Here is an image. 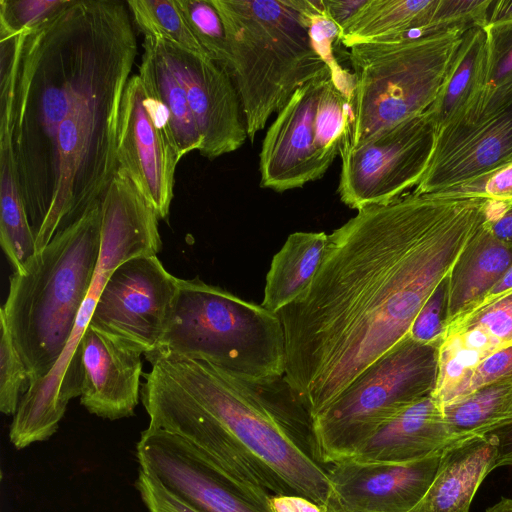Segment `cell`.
I'll use <instances>...</instances> for the list:
<instances>
[{"label":"cell","mask_w":512,"mask_h":512,"mask_svg":"<svg viewBox=\"0 0 512 512\" xmlns=\"http://www.w3.org/2000/svg\"><path fill=\"white\" fill-rule=\"evenodd\" d=\"M487 199L406 193L329 235L308 288L279 316L285 378L311 416L409 336L486 219Z\"/></svg>","instance_id":"cell-1"},{"label":"cell","mask_w":512,"mask_h":512,"mask_svg":"<svg viewBox=\"0 0 512 512\" xmlns=\"http://www.w3.org/2000/svg\"><path fill=\"white\" fill-rule=\"evenodd\" d=\"M144 355L149 427L190 442L263 506L271 495L330 504L313 417L284 375L249 379L203 361Z\"/></svg>","instance_id":"cell-2"},{"label":"cell","mask_w":512,"mask_h":512,"mask_svg":"<svg viewBox=\"0 0 512 512\" xmlns=\"http://www.w3.org/2000/svg\"><path fill=\"white\" fill-rule=\"evenodd\" d=\"M127 2L69 0L26 31L16 70L13 150L34 238L48 215L60 125L116 61L137 46Z\"/></svg>","instance_id":"cell-3"},{"label":"cell","mask_w":512,"mask_h":512,"mask_svg":"<svg viewBox=\"0 0 512 512\" xmlns=\"http://www.w3.org/2000/svg\"><path fill=\"white\" fill-rule=\"evenodd\" d=\"M101 229L102 201L10 276L0 316L30 384L49 373L68 343L96 273Z\"/></svg>","instance_id":"cell-4"},{"label":"cell","mask_w":512,"mask_h":512,"mask_svg":"<svg viewBox=\"0 0 512 512\" xmlns=\"http://www.w3.org/2000/svg\"><path fill=\"white\" fill-rule=\"evenodd\" d=\"M227 36L229 72L248 138L309 82L331 76L293 0H212Z\"/></svg>","instance_id":"cell-5"},{"label":"cell","mask_w":512,"mask_h":512,"mask_svg":"<svg viewBox=\"0 0 512 512\" xmlns=\"http://www.w3.org/2000/svg\"><path fill=\"white\" fill-rule=\"evenodd\" d=\"M158 220L133 183L117 171L102 198L101 249L93 282L61 356L49 373L31 383L22 395L9 429L16 449L49 439L58 430L69 401L80 396V343L101 291L118 265L134 256L160 251Z\"/></svg>","instance_id":"cell-6"},{"label":"cell","mask_w":512,"mask_h":512,"mask_svg":"<svg viewBox=\"0 0 512 512\" xmlns=\"http://www.w3.org/2000/svg\"><path fill=\"white\" fill-rule=\"evenodd\" d=\"M148 353L203 361L249 379L283 376L286 367L279 316L198 277L179 278L164 332Z\"/></svg>","instance_id":"cell-7"},{"label":"cell","mask_w":512,"mask_h":512,"mask_svg":"<svg viewBox=\"0 0 512 512\" xmlns=\"http://www.w3.org/2000/svg\"><path fill=\"white\" fill-rule=\"evenodd\" d=\"M468 28L456 26L399 42L360 43L348 48L354 87L340 150L429 111Z\"/></svg>","instance_id":"cell-8"},{"label":"cell","mask_w":512,"mask_h":512,"mask_svg":"<svg viewBox=\"0 0 512 512\" xmlns=\"http://www.w3.org/2000/svg\"><path fill=\"white\" fill-rule=\"evenodd\" d=\"M138 53L123 54L60 125L51 206L35 237L36 253L102 201L117 170L121 102Z\"/></svg>","instance_id":"cell-9"},{"label":"cell","mask_w":512,"mask_h":512,"mask_svg":"<svg viewBox=\"0 0 512 512\" xmlns=\"http://www.w3.org/2000/svg\"><path fill=\"white\" fill-rule=\"evenodd\" d=\"M437 370L438 346L403 339L313 418L317 460L351 458L387 420L432 395Z\"/></svg>","instance_id":"cell-10"},{"label":"cell","mask_w":512,"mask_h":512,"mask_svg":"<svg viewBox=\"0 0 512 512\" xmlns=\"http://www.w3.org/2000/svg\"><path fill=\"white\" fill-rule=\"evenodd\" d=\"M435 138L436 125L429 110L341 149L340 200L358 211L402 197L426 172Z\"/></svg>","instance_id":"cell-11"},{"label":"cell","mask_w":512,"mask_h":512,"mask_svg":"<svg viewBox=\"0 0 512 512\" xmlns=\"http://www.w3.org/2000/svg\"><path fill=\"white\" fill-rule=\"evenodd\" d=\"M180 160L166 109L138 74L131 76L120 109L118 171L133 183L159 219L169 215Z\"/></svg>","instance_id":"cell-12"},{"label":"cell","mask_w":512,"mask_h":512,"mask_svg":"<svg viewBox=\"0 0 512 512\" xmlns=\"http://www.w3.org/2000/svg\"><path fill=\"white\" fill-rule=\"evenodd\" d=\"M178 282L157 255L134 256L108 277L90 325L143 354L151 352L166 327Z\"/></svg>","instance_id":"cell-13"},{"label":"cell","mask_w":512,"mask_h":512,"mask_svg":"<svg viewBox=\"0 0 512 512\" xmlns=\"http://www.w3.org/2000/svg\"><path fill=\"white\" fill-rule=\"evenodd\" d=\"M139 468L202 512H270L194 445L147 427L136 443Z\"/></svg>","instance_id":"cell-14"},{"label":"cell","mask_w":512,"mask_h":512,"mask_svg":"<svg viewBox=\"0 0 512 512\" xmlns=\"http://www.w3.org/2000/svg\"><path fill=\"white\" fill-rule=\"evenodd\" d=\"M151 38L186 93L203 138L199 153L214 159L239 149L248 135L240 97L229 71L207 56Z\"/></svg>","instance_id":"cell-15"},{"label":"cell","mask_w":512,"mask_h":512,"mask_svg":"<svg viewBox=\"0 0 512 512\" xmlns=\"http://www.w3.org/2000/svg\"><path fill=\"white\" fill-rule=\"evenodd\" d=\"M510 161L512 104L465 115L436 132L428 168L413 193H436Z\"/></svg>","instance_id":"cell-16"},{"label":"cell","mask_w":512,"mask_h":512,"mask_svg":"<svg viewBox=\"0 0 512 512\" xmlns=\"http://www.w3.org/2000/svg\"><path fill=\"white\" fill-rule=\"evenodd\" d=\"M442 450L407 463L353 459L333 463L327 471L329 505L349 512H410L432 484Z\"/></svg>","instance_id":"cell-17"},{"label":"cell","mask_w":512,"mask_h":512,"mask_svg":"<svg viewBox=\"0 0 512 512\" xmlns=\"http://www.w3.org/2000/svg\"><path fill=\"white\" fill-rule=\"evenodd\" d=\"M322 77L299 88L269 126L259 154L260 186L276 192L303 187L327 171L314 145Z\"/></svg>","instance_id":"cell-18"},{"label":"cell","mask_w":512,"mask_h":512,"mask_svg":"<svg viewBox=\"0 0 512 512\" xmlns=\"http://www.w3.org/2000/svg\"><path fill=\"white\" fill-rule=\"evenodd\" d=\"M80 349L81 405L103 419L133 416L141 399L143 353L91 325L82 336Z\"/></svg>","instance_id":"cell-19"},{"label":"cell","mask_w":512,"mask_h":512,"mask_svg":"<svg viewBox=\"0 0 512 512\" xmlns=\"http://www.w3.org/2000/svg\"><path fill=\"white\" fill-rule=\"evenodd\" d=\"M453 439L432 395L399 411L349 458L359 462L407 463L442 450Z\"/></svg>","instance_id":"cell-20"},{"label":"cell","mask_w":512,"mask_h":512,"mask_svg":"<svg viewBox=\"0 0 512 512\" xmlns=\"http://www.w3.org/2000/svg\"><path fill=\"white\" fill-rule=\"evenodd\" d=\"M497 455L494 433L451 441L428 491L410 512H468L482 481L496 468Z\"/></svg>","instance_id":"cell-21"},{"label":"cell","mask_w":512,"mask_h":512,"mask_svg":"<svg viewBox=\"0 0 512 512\" xmlns=\"http://www.w3.org/2000/svg\"><path fill=\"white\" fill-rule=\"evenodd\" d=\"M512 264V243L498 239L485 222L446 279L444 329L471 309Z\"/></svg>","instance_id":"cell-22"},{"label":"cell","mask_w":512,"mask_h":512,"mask_svg":"<svg viewBox=\"0 0 512 512\" xmlns=\"http://www.w3.org/2000/svg\"><path fill=\"white\" fill-rule=\"evenodd\" d=\"M439 0H367L341 32L345 48L360 43H393L436 33Z\"/></svg>","instance_id":"cell-23"},{"label":"cell","mask_w":512,"mask_h":512,"mask_svg":"<svg viewBox=\"0 0 512 512\" xmlns=\"http://www.w3.org/2000/svg\"><path fill=\"white\" fill-rule=\"evenodd\" d=\"M14 90L0 92V244L6 257L21 261L35 252L13 150Z\"/></svg>","instance_id":"cell-24"},{"label":"cell","mask_w":512,"mask_h":512,"mask_svg":"<svg viewBox=\"0 0 512 512\" xmlns=\"http://www.w3.org/2000/svg\"><path fill=\"white\" fill-rule=\"evenodd\" d=\"M328 243L325 232L290 234L272 258L261 305L277 314L295 301L310 285Z\"/></svg>","instance_id":"cell-25"},{"label":"cell","mask_w":512,"mask_h":512,"mask_svg":"<svg viewBox=\"0 0 512 512\" xmlns=\"http://www.w3.org/2000/svg\"><path fill=\"white\" fill-rule=\"evenodd\" d=\"M139 76L146 89L164 106L182 158L192 151L201 150L203 138L196 125L186 93L151 37H145Z\"/></svg>","instance_id":"cell-26"},{"label":"cell","mask_w":512,"mask_h":512,"mask_svg":"<svg viewBox=\"0 0 512 512\" xmlns=\"http://www.w3.org/2000/svg\"><path fill=\"white\" fill-rule=\"evenodd\" d=\"M486 39L483 25L465 31L442 91L430 109L436 132L460 114L481 90Z\"/></svg>","instance_id":"cell-27"},{"label":"cell","mask_w":512,"mask_h":512,"mask_svg":"<svg viewBox=\"0 0 512 512\" xmlns=\"http://www.w3.org/2000/svg\"><path fill=\"white\" fill-rule=\"evenodd\" d=\"M453 440L492 433L512 424V376L483 387L442 409Z\"/></svg>","instance_id":"cell-28"},{"label":"cell","mask_w":512,"mask_h":512,"mask_svg":"<svg viewBox=\"0 0 512 512\" xmlns=\"http://www.w3.org/2000/svg\"><path fill=\"white\" fill-rule=\"evenodd\" d=\"M127 5L145 37H156L186 51L209 57L191 30L177 0H130Z\"/></svg>","instance_id":"cell-29"},{"label":"cell","mask_w":512,"mask_h":512,"mask_svg":"<svg viewBox=\"0 0 512 512\" xmlns=\"http://www.w3.org/2000/svg\"><path fill=\"white\" fill-rule=\"evenodd\" d=\"M349 97L327 77L319 94L314 118V145L328 170L340 152L349 117Z\"/></svg>","instance_id":"cell-30"},{"label":"cell","mask_w":512,"mask_h":512,"mask_svg":"<svg viewBox=\"0 0 512 512\" xmlns=\"http://www.w3.org/2000/svg\"><path fill=\"white\" fill-rule=\"evenodd\" d=\"M177 3L207 55L229 71L230 52L225 27L213 1L177 0Z\"/></svg>","instance_id":"cell-31"},{"label":"cell","mask_w":512,"mask_h":512,"mask_svg":"<svg viewBox=\"0 0 512 512\" xmlns=\"http://www.w3.org/2000/svg\"><path fill=\"white\" fill-rule=\"evenodd\" d=\"M466 328L481 330L503 348L512 346V288L459 316L444 329V335Z\"/></svg>","instance_id":"cell-32"},{"label":"cell","mask_w":512,"mask_h":512,"mask_svg":"<svg viewBox=\"0 0 512 512\" xmlns=\"http://www.w3.org/2000/svg\"><path fill=\"white\" fill-rule=\"evenodd\" d=\"M0 411L14 415L30 381L5 319L0 316Z\"/></svg>","instance_id":"cell-33"},{"label":"cell","mask_w":512,"mask_h":512,"mask_svg":"<svg viewBox=\"0 0 512 512\" xmlns=\"http://www.w3.org/2000/svg\"><path fill=\"white\" fill-rule=\"evenodd\" d=\"M484 28L487 39L480 91L512 86V22L484 25Z\"/></svg>","instance_id":"cell-34"},{"label":"cell","mask_w":512,"mask_h":512,"mask_svg":"<svg viewBox=\"0 0 512 512\" xmlns=\"http://www.w3.org/2000/svg\"><path fill=\"white\" fill-rule=\"evenodd\" d=\"M69 0H0V31L19 34L37 28Z\"/></svg>","instance_id":"cell-35"},{"label":"cell","mask_w":512,"mask_h":512,"mask_svg":"<svg viewBox=\"0 0 512 512\" xmlns=\"http://www.w3.org/2000/svg\"><path fill=\"white\" fill-rule=\"evenodd\" d=\"M433 194L452 198L478 197L512 201V161L476 178Z\"/></svg>","instance_id":"cell-36"},{"label":"cell","mask_w":512,"mask_h":512,"mask_svg":"<svg viewBox=\"0 0 512 512\" xmlns=\"http://www.w3.org/2000/svg\"><path fill=\"white\" fill-rule=\"evenodd\" d=\"M135 488L148 512H202L140 468Z\"/></svg>","instance_id":"cell-37"},{"label":"cell","mask_w":512,"mask_h":512,"mask_svg":"<svg viewBox=\"0 0 512 512\" xmlns=\"http://www.w3.org/2000/svg\"><path fill=\"white\" fill-rule=\"evenodd\" d=\"M445 282H443L426 301L412 324L409 336L419 343L439 347L443 339Z\"/></svg>","instance_id":"cell-38"},{"label":"cell","mask_w":512,"mask_h":512,"mask_svg":"<svg viewBox=\"0 0 512 512\" xmlns=\"http://www.w3.org/2000/svg\"><path fill=\"white\" fill-rule=\"evenodd\" d=\"M511 376L512 346L484 358L473 370L458 399Z\"/></svg>","instance_id":"cell-39"},{"label":"cell","mask_w":512,"mask_h":512,"mask_svg":"<svg viewBox=\"0 0 512 512\" xmlns=\"http://www.w3.org/2000/svg\"><path fill=\"white\" fill-rule=\"evenodd\" d=\"M270 512H328L329 505L316 503L300 495H271Z\"/></svg>","instance_id":"cell-40"},{"label":"cell","mask_w":512,"mask_h":512,"mask_svg":"<svg viewBox=\"0 0 512 512\" xmlns=\"http://www.w3.org/2000/svg\"><path fill=\"white\" fill-rule=\"evenodd\" d=\"M325 9L340 31L354 17L367 0H322Z\"/></svg>","instance_id":"cell-41"},{"label":"cell","mask_w":512,"mask_h":512,"mask_svg":"<svg viewBox=\"0 0 512 512\" xmlns=\"http://www.w3.org/2000/svg\"><path fill=\"white\" fill-rule=\"evenodd\" d=\"M498 439V455L496 468L500 466H512V424L493 432Z\"/></svg>","instance_id":"cell-42"},{"label":"cell","mask_w":512,"mask_h":512,"mask_svg":"<svg viewBox=\"0 0 512 512\" xmlns=\"http://www.w3.org/2000/svg\"><path fill=\"white\" fill-rule=\"evenodd\" d=\"M486 223L494 236L504 242L512 243V201L495 220L486 221Z\"/></svg>","instance_id":"cell-43"},{"label":"cell","mask_w":512,"mask_h":512,"mask_svg":"<svg viewBox=\"0 0 512 512\" xmlns=\"http://www.w3.org/2000/svg\"><path fill=\"white\" fill-rule=\"evenodd\" d=\"M512 22V0H490L485 25Z\"/></svg>","instance_id":"cell-44"},{"label":"cell","mask_w":512,"mask_h":512,"mask_svg":"<svg viewBox=\"0 0 512 512\" xmlns=\"http://www.w3.org/2000/svg\"><path fill=\"white\" fill-rule=\"evenodd\" d=\"M512 288V264L504 274L496 281L489 291L472 307L484 305L493 301L501 294ZM471 308V309H472ZM470 310V309H469ZM468 310V311H469Z\"/></svg>","instance_id":"cell-45"},{"label":"cell","mask_w":512,"mask_h":512,"mask_svg":"<svg viewBox=\"0 0 512 512\" xmlns=\"http://www.w3.org/2000/svg\"><path fill=\"white\" fill-rule=\"evenodd\" d=\"M486 512H512V498H502L496 504L489 507Z\"/></svg>","instance_id":"cell-46"},{"label":"cell","mask_w":512,"mask_h":512,"mask_svg":"<svg viewBox=\"0 0 512 512\" xmlns=\"http://www.w3.org/2000/svg\"><path fill=\"white\" fill-rule=\"evenodd\" d=\"M328 512H349V511L340 509V508L335 507L333 505H329V511Z\"/></svg>","instance_id":"cell-47"}]
</instances>
